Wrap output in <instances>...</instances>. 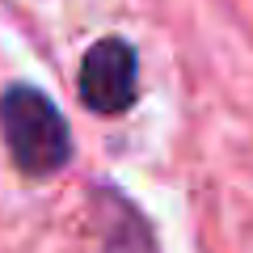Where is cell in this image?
Returning a JSON list of instances; mask_svg holds the SVG:
<instances>
[{
  "label": "cell",
  "mask_w": 253,
  "mask_h": 253,
  "mask_svg": "<svg viewBox=\"0 0 253 253\" xmlns=\"http://www.w3.org/2000/svg\"><path fill=\"white\" fill-rule=\"evenodd\" d=\"M135 46L126 42V38L110 34L101 42L89 46L81 63V101L97 114H123L131 101H135Z\"/></svg>",
  "instance_id": "2"
},
{
  "label": "cell",
  "mask_w": 253,
  "mask_h": 253,
  "mask_svg": "<svg viewBox=\"0 0 253 253\" xmlns=\"http://www.w3.org/2000/svg\"><path fill=\"white\" fill-rule=\"evenodd\" d=\"M106 249L110 253H152L148 228L139 219V211L126 199H110V232H106Z\"/></svg>",
  "instance_id": "3"
},
{
  "label": "cell",
  "mask_w": 253,
  "mask_h": 253,
  "mask_svg": "<svg viewBox=\"0 0 253 253\" xmlns=\"http://www.w3.org/2000/svg\"><path fill=\"white\" fill-rule=\"evenodd\" d=\"M0 135L21 173L46 177L72 161V131L55 101L34 84H13L0 93Z\"/></svg>",
  "instance_id": "1"
}]
</instances>
